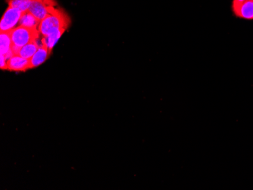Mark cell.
Returning a JSON list of instances; mask_svg holds the SVG:
<instances>
[{"mask_svg": "<svg viewBox=\"0 0 253 190\" xmlns=\"http://www.w3.org/2000/svg\"><path fill=\"white\" fill-rule=\"evenodd\" d=\"M11 40L13 46L21 48L34 41L40 39L39 31L38 28H26V27L17 26L10 31Z\"/></svg>", "mask_w": 253, "mask_h": 190, "instance_id": "2", "label": "cell"}, {"mask_svg": "<svg viewBox=\"0 0 253 190\" xmlns=\"http://www.w3.org/2000/svg\"><path fill=\"white\" fill-rule=\"evenodd\" d=\"M71 24L70 17L60 8H57L52 15L41 21L38 31L42 36H46L58 29H68Z\"/></svg>", "mask_w": 253, "mask_h": 190, "instance_id": "1", "label": "cell"}, {"mask_svg": "<svg viewBox=\"0 0 253 190\" xmlns=\"http://www.w3.org/2000/svg\"><path fill=\"white\" fill-rule=\"evenodd\" d=\"M66 30L65 28H61V29L56 30L54 32L51 33L49 35L42 36V38L41 39V43L44 44L49 49L52 50L55 43L59 41V39H60L61 37H62V35H63Z\"/></svg>", "mask_w": 253, "mask_h": 190, "instance_id": "8", "label": "cell"}, {"mask_svg": "<svg viewBox=\"0 0 253 190\" xmlns=\"http://www.w3.org/2000/svg\"><path fill=\"white\" fill-rule=\"evenodd\" d=\"M21 15H22V12L18 8L8 6L0 22V31L1 32L9 31L16 28Z\"/></svg>", "mask_w": 253, "mask_h": 190, "instance_id": "4", "label": "cell"}, {"mask_svg": "<svg viewBox=\"0 0 253 190\" xmlns=\"http://www.w3.org/2000/svg\"><path fill=\"white\" fill-rule=\"evenodd\" d=\"M233 15L240 19L253 20V0H248L231 7Z\"/></svg>", "mask_w": 253, "mask_h": 190, "instance_id": "5", "label": "cell"}, {"mask_svg": "<svg viewBox=\"0 0 253 190\" xmlns=\"http://www.w3.org/2000/svg\"><path fill=\"white\" fill-rule=\"evenodd\" d=\"M51 53H52V50L49 49L45 45L41 42L39 49H38L36 53L33 55V57L30 59L31 69H33V68H37V67L39 66V65L43 64L45 61L49 59Z\"/></svg>", "mask_w": 253, "mask_h": 190, "instance_id": "7", "label": "cell"}, {"mask_svg": "<svg viewBox=\"0 0 253 190\" xmlns=\"http://www.w3.org/2000/svg\"><path fill=\"white\" fill-rule=\"evenodd\" d=\"M57 5L55 0H34L28 10L41 21L52 15L56 10Z\"/></svg>", "mask_w": 253, "mask_h": 190, "instance_id": "3", "label": "cell"}, {"mask_svg": "<svg viewBox=\"0 0 253 190\" xmlns=\"http://www.w3.org/2000/svg\"><path fill=\"white\" fill-rule=\"evenodd\" d=\"M39 41L40 39L38 41H34V42L28 44L26 46L20 48L17 55H20L25 59H31L33 57V55L36 53L37 51L39 49L40 45H41V43H39Z\"/></svg>", "mask_w": 253, "mask_h": 190, "instance_id": "10", "label": "cell"}, {"mask_svg": "<svg viewBox=\"0 0 253 190\" xmlns=\"http://www.w3.org/2000/svg\"><path fill=\"white\" fill-rule=\"evenodd\" d=\"M33 1L34 0H6L8 6L18 8L22 12L29 9Z\"/></svg>", "mask_w": 253, "mask_h": 190, "instance_id": "12", "label": "cell"}, {"mask_svg": "<svg viewBox=\"0 0 253 190\" xmlns=\"http://www.w3.org/2000/svg\"><path fill=\"white\" fill-rule=\"evenodd\" d=\"M1 39V54L5 55L9 53L12 47V40H11V32L9 31H3L0 35Z\"/></svg>", "mask_w": 253, "mask_h": 190, "instance_id": "11", "label": "cell"}, {"mask_svg": "<svg viewBox=\"0 0 253 190\" xmlns=\"http://www.w3.org/2000/svg\"><path fill=\"white\" fill-rule=\"evenodd\" d=\"M8 70L11 72H26L31 69L30 59H25L18 55H14L8 60Z\"/></svg>", "mask_w": 253, "mask_h": 190, "instance_id": "6", "label": "cell"}, {"mask_svg": "<svg viewBox=\"0 0 253 190\" xmlns=\"http://www.w3.org/2000/svg\"><path fill=\"white\" fill-rule=\"evenodd\" d=\"M41 21L34 15L29 12V10H27L25 12H22L21 18H20L19 22H18V26L26 27V28H38Z\"/></svg>", "mask_w": 253, "mask_h": 190, "instance_id": "9", "label": "cell"}, {"mask_svg": "<svg viewBox=\"0 0 253 190\" xmlns=\"http://www.w3.org/2000/svg\"><path fill=\"white\" fill-rule=\"evenodd\" d=\"M0 59H1V64H0V68L2 70H8V60H7L6 58L4 56V55L1 54V56H0Z\"/></svg>", "mask_w": 253, "mask_h": 190, "instance_id": "13", "label": "cell"}, {"mask_svg": "<svg viewBox=\"0 0 253 190\" xmlns=\"http://www.w3.org/2000/svg\"><path fill=\"white\" fill-rule=\"evenodd\" d=\"M246 1H248V0H233L232 5H238V4L242 3Z\"/></svg>", "mask_w": 253, "mask_h": 190, "instance_id": "14", "label": "cell"}]
</instances>
